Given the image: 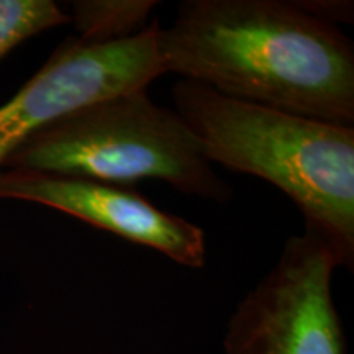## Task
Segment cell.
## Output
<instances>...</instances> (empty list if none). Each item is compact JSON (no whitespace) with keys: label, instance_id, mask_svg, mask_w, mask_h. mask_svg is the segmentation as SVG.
<instances>
[{"label":"cell","instance_id":"6da1fadb","mask_svg":"<svg viewBox=\"0 0 354 354\" xmlns=\"http://www.w3.org/2000/svg\"><path fill=\"white\" fill-rule=\"evenodd\" d=\"M165 74L233 99L354 125V46L284 0H185L159 30Z\"/></svg>","mask_w":354,"mask_h":354},{"label":"cell","instance_id":"7a4b0ae2","mask_svg":"<svg viewBox=\"0 0 354 354\" xmlns=\"http://www.w3.org/2000/svg\"><path fill=\"white\" fill-rule=\"evenodd\" d=\"M174 110L214 165L250 174L284 192L354 266V127L315 120L223 95L180 79Z\"/></svg>","mask_w":354,"mask_h":354},{"label":"cell","instance_id":"3957f363","mask_svg":"<svg viewBox=\"0 0 354 354\" xmlns=\"http://www.w3.org/2000/svg\"><path fill=\"white\" fill-rule=\"evenodd\" d=\"M3 169L127 187L156 179L187 196L218 202L232 196L183 117L153 102L146 88L107 97L50 123L25 140Z\"/></svg>","mask_w":354,"mask_h":354},{"label":"cell","instance_id":"277c9868","mask_svg":"<svg viewBox=\"0 0 354 354\" xmlns=\"http://www.w3.org/2000/svg\"><path fill=\"white\" fill-rule=\"evenodd\" d=\"M339 256L315 227L284 243L277 263L230 317L225 354H346L331 281Z\"/></svg>","mask_w":354,"mask_h":354},{"label":"cell","instance_id":"5b68a950","mask_svg":"<svg viewBox=\"0 0 354 354\" xmlns=\"http://www.w3.org/2000/svg\"><path fill=\"white\" fill-rule=\"evenodd\" d=\"M158 21L113 43L68 39L0 105V171L19 146L50 123L107 97L146 88L162 76Z\"/></svg>","mask_w":354,"mask_h":354},{"label":"cell","instance_id":"8992f818","mask_svg":"<svg viewBox=\"0 0 354 354\" xmlns=\"http://www.w3.org/2000/svg\"><path fill=\"white\" fill-rule=\"evenodd\" d=\"M0 198L51 207L135 245L151 248L185 268L205 266L203 230L183 216L158 209L127 185L3 169L0 171Z\"/></svg>","mask_w":354,"mask_h":354},{"label":"cell","instance_id":"52a82bcc","mask_svg":"<svg viewBox=\"0 0 354 354\" xmlns=\"http://www.w3.org/2000/svg\"><path fill=\"white\" fill-rule=\"evenodd\" d=\"M156 6L151 0H77L69 20L81 41L113 43L143 32Z\"/></svg>","mask_w":354,"mask_h":354},{"label":"cell","instance_id":"ba28073f","mask_svg":"<svg viewBox=\"0 0 354 354\" xmlns=\"http://www.w3.org/2000/svg\"><path fill=\"white\" fill-rule=\"evenodd\" d=\"M69 21L53 0H0V61L26 39Z\"/></svg>","mask_w":354,"mask_h":354},{"label":"cell","instance_id":"9c48e42d","mask_svg":"<svg viewBox=\"0 0 354 354\" xmlns=\"http://www.w3.org/2000/svg\"><path fill=\"white\" fill-rule=\"evenodd\" d=\"M294 2L305 13L330 25L338 26L339 21L344 24L353 21V2L346 0H294Z\"/></svg>","mask_w":354,"mask_h":354}]
</instances>
